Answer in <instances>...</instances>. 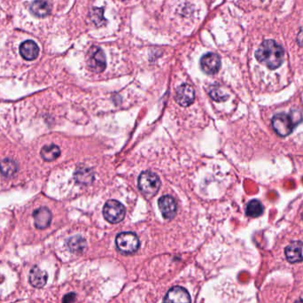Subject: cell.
<instances>
[{"instance_id": "obj_1", "label": "cell", "mask_w": 303, "mask_h": 303, "mask_svg": "<svg viewBox=\"0 0 303 303\" xmlns=\"http://www.w3.org/2000/svg\"><path fill=\"white\" fill-rule=\"evenodd\" d=\"M255 55L261 64H264L269 69H276L283 63L285 51L276 41L265 40L257 49Z\"/></svg>"}, {"instance_id": "obj_2", "label": "cell", "mask_w": 303, "mask_h": 303, "mask_svg": "<svg viewBox=\"0 0 303 303\" xmlns=\"http://www.w3.org/2000/svg\"><path fill=\"white\" fill-rule=\"evenodd\" d=\"M295 114L294 116V112H292L289 115L281 113L274 116L272 119V126L275 131L278 133L279 136L286 137L290 135L296 124L301 121L298 120V118L303 119V116L299 112L295 111Z\"/></svg>"}, {"instance_id": "obj_3", "label": "cell", "mask_w": 303, "mask_h": 303, "mask_svg": "<svg viewBox=\"0 0 303 303\" xmlns=\"http://www.w3.org/2000/svg\"><path fill=\"white\" fill-rule=\"evenodd\" d=\"M138 187L146 195L154 196L161 187V180L152 171H144L138 177Z\"/></svg>"}, {"instance_id": "obj_4", "label": "cell", "mask_w": 303, "mask_h": 303, "mask_svg": "<svg viewBox=\"0 0 303 303\" xmlns=\"http://www.w3.org/2000/svg\"><path fill=\"white\" fill-rule=\"evenodd\" d=\"M116 248L120 252L125 255H131L139 248V239L133 232H122L116 239Z\"/></svg>"}, {"instance_id": "obj_5", "label": "cell", "mask_w": 303, "mask_h": 303, "mask_svg": "<svg viewBox=\"0 0 303 303\" xmlns=\"http://www.w3.org/2000/svg\"><path fill=\"white\" fill-rule=\"evenodd\" d=\"M87 66L91 72L99 74L107 68L106 55L98 46H92L87 53Z\"/></svg>"}, {"instance_id": "obj_6", "label": "cell", "mask_w": 303, "mask_h": 303, "mask_svg": "<svg viewBox=\"0 0 303 303\" xmlns=\"http://www.w3.org/2000/svg\"><path fill=\"white\" fill-rule=\"evenodd\" d=\"M126 210L121 202L116 200L107 201L103 209V216L107 222L118 223L124 219Z\"/></svg>"}, {"instance_id": "obj_7", "label": "cell", "mask_w": 303, "mask_h": 303, "mask_svg": "<svg viewBox=\"0 0 303 303\" xmlns=\"http://www.w3.org/2000/svg\"><path fill=\"white\" fill-rule=\"evenodd\" d=\"M201 69L207 75H216L221 69V59L214 52H209L201 58Z\"/></svg>"}, {"instance_id": "obj_8", "label": "cell", "mask_w": 303, "mask_h": 303, "mask_svg": "<svg viewBox=\"0 0 303 303\" xmlns=\"http://www.w3.org/2000/svg\"><path fill=\"white\" fill-rule=\"evenodd\" d=\"M163 303H192V300L185 288L182 286H175L167 293Z\"/></svg>"}, {"instance_id": "obj_9", "label": "cell", "mask_w": 303, "mask_h": 303, "mask_svg": "<svg viewBox=\"0 0 303 303\" xmlns=\"http://www.w3.org/2000/svg\"><path fill=\"white\" fill-rule=\"evenodd\" d=\"M195 99V92L192 86L189 85H182L175 91V100L182 107L191 106Z\"/></svg>"}, {"instance_id": "obj_10", "label": "cell", "mask_w": 303, "mask_h": 303, "mask_svg": "<svg viewBox=\"0 0 303 303\" xmlns=\"http://www.w3.org/2000/svg\"><path fill=\"white\" fill-rule=\"evenodd\" d=\"M159 209L161 213L163 214L165 219H172L175 217L177 211V204L175 199L170 195L163 196L158 202Z\"/></svg>"}, {"instance_id": "obj_11", "label": "cell", "mask_w": 303, "mask_h": 303, "mask_svg": "<svg viewBox=\"0 0 303 303\" xmlns=\"http://www.w3.org/2000/svg\"><path fill=\"white\" fill-rule=\"evenodd\" d=\"M286 259L291 263H296L303 260V243L302 241H295L285 249Z\"/></svg>"}, {"instance_id": "obj_12", "label": "cell", "mask_w": 303, "mask_h": 303, "mask_svg": "<svg viewBox=\"0 0 303 303\" xmlns=\"http://www.w3.org/2000/svg\"><path fill=\"white\" fill-rule=\"evenodd\" d=\"M35 225L38 229H45L51 222V213L47 208H40L33 213Z\"/></svg>"}, {"instance_id": "obj_13", "label": "cell", "mask_w": 303, "mask_h": 303, "mask_svg": "<svg viewBox=\"0 0 303 303\" xmlns=\"http://www.w3.org/2000/svg\"><path fill=\"white\" fill-rule=\"evenodd\" d=\"M20 53L26 60H34L39 54V47L32 40H28L21 44Z\"/></svg>"}, {"instance_id": "obj_14", "label": "cell", "mask_w": 303, "mask_h": 303, "mask_svg": "<svg viewBox=\"0 0 303 303\" xmlns=\"http://www.w3.org/2000/svg\"><path fill=\"white\" fill-rule=\"evenodd\" d=\"M74 177L77 183L85 184V185H89L93 183L95 175H94L93 171H91L90 168L80 166L77 168V171L74 174Z\"/></svg>"}, {"instance_id": "obj_15", "label": "cell", "mask_w": 303, "mask_h": 303, "mask_svg": "<svg viewBox=\"0 0 303 303\" xmlns=\"http://www.w3.org/2000/svg\"><path fill=\"white\" fill-rule=\"evenodd\" d=\"M48 275L44 270L39 269L38 266L33 267L30 272V282L36 288H42L46 284Z\"/></svg>"}, {"instance_id": "obj_16", "label": "cell", "mask_w": 303, "mask_h": 303, "mask_svg": "<svg viewBox=\"0 0 303 303\" xmlns=\"http://www.w3.org/2000/svg\"><path fill=\"white\" fill-rule=\"evenodd\" d=\"M30 11L37 17L43 18L45 17L50 13L51 8H50V5L48 4L46 1H44V0H36L31 4Z\"/></svg>"}, {"instance_id": "obj_17", "label": "cell", "mask_w": 303, "mask_h": 303, "mask_svg": "<svg viewBox=\"0 0 303 303\" xmlns=\"http://www.w3.org/2000/svg\"><path fill=\"white\" fill-rule=\"evenodd\" d=\"M69 250L75 254H81L86 248V239L81 236H74L67 242Z\"/></svg>"}, {"instance_id": "obj_18", "label": "cell", "mask_w": 303, "mask_h": 303, "mask_svg": "<svg viewBox=\"0 0 303 303\" xmlns=\"http://www.w3.org/2000/svg\"><path fill=\"white\" fill-rule=\"evenodd\" d=\"M60 155V149L56 145H44L41 150V156L45 162H52Z\"/></svg>"}, {"instance_id": "obj_19", "label": "cell", "mask_w": 303, "mask_h": 303, "mask_svg": "<svg viewBox=\"0 0 303 303\" xmlns=\"http://www.w3.org/2000/svg\"><path fill=\"white\" fill-rule=\"evenodd\" d=\"M17 171V164L13 160L4 159L0 162V172L4 176H12Z\"/></svg>"}, {"instance_id": "obj_20", "label": "cell", "mask_w": 303, "mask_h": 303, "mask_svg": "<svg viewBox=\"0 0 303 303\" xmlns=\"http://www.w3.org/2000/svg\"><path fill=\"white\" fill-rule=\"evenodd\" d=\"M263 213V206L260 201L253 200L248 203L246 214L250 217H258Z\"/></svg>"}, {"instance_id": "obj_21", "label": "cell", "mask_w": 303, "mask_h": 303, "mask_svg": "<svg viewBox=\"0 0 303 303\" xmlns=\"http://www.w3.org/2000/svg\"><path fill=\"white\" fill-rule=\"evenodd\" d=\"M210 97L213 98L214 100L218 101V102L225 101L227 98H228V95L223 93L222 90H220L217 87H216V86H212L210 88Z\"/></svg>"}, {"instance_id": "obj_22", "label": "cell", "mask_w": 303, "mask_h": 303, "mask_svg": "<svg viewBox=\"0 0 303 303\" xmlns=\"http://www.w3.org/2000/svg\"><path fill=\"white\" fill-rule=\"evenodd\" d=\"M103 12L104 10L102 8H95L91 13V19L97 26L104 25V23L106 22V19L104 18Z\"/></svg>"}, {"instance_id": "obj_23", "label": "cell", "mask_w": 303, "mask_h": 303, "mask_svg": "<svg viewBox=\"0 0 303 303\" xmlns=\"http://www.w3.org/2000/svg\"><path fill=\"white\" fill-rule=\"evenodd\" d=\"M76 300V295L75 294H69V295H65L62 303H74Z\"/></svg>"}, {"instance_id": "obj_24", "label": "cell", "mask_w": 303, "mask_h": 303, "mask_svg": "<svg viewBox=\"0 0 303 303\" xmlns=\"http://www.w3.org/2000/svg\"><path fill=\"white\" fill-rule=\"evenodd\" d=\"M296 41H297V43L299 44L300 46L303 47V28L300 30L299 33L297 35Z\"/></svg>"}, {"instance_id": "obj_25", "label": "cell", "mask_w": 303, "mask_h": 303, "mask_svg": "<svg viewBox=\"0 0 303 303\" xmlns=\"http://www.w3.org/2000/svg\"><path fill=\"white\" fill-rule=\"evenodd\" d=\"M295 303H303V299L298 300V301H296V302H295Z\"/></svg>"}, {"instance_id": "obj_26", "label": "cell", "mask_w": 303, "mask_h": 303, "mask_svg": "<svg viewBox=\"0 0 303 303\" xmlns=\"http://www.w3.org/2000/svg\"><path fill=\"white\" fill-rule=\"evenodd\" d=\"M260 1H264V0H260Z\"/></svg>"}]
</instances>
